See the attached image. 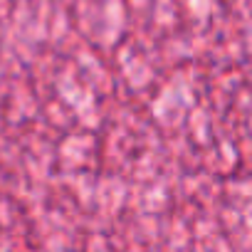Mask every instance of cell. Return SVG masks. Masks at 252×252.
Instances as JSON below:
<instances>
[]
</instances>
